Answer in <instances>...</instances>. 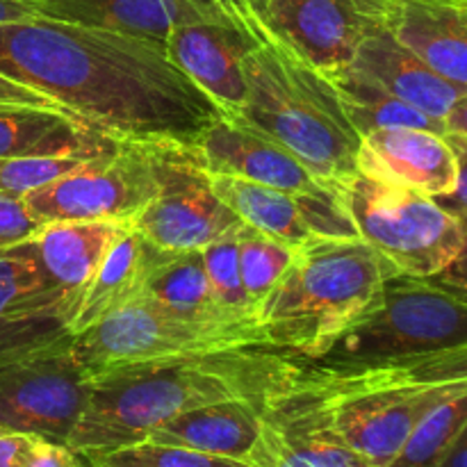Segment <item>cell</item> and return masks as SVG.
Here are the masks:
<instances>
[{
	"mask_svg": "<svg viewBox=\"0 0 467 467\" xmlns=\"http://www.w3.org/2000/svg\"><path fill=\"white\" fill-rule=\"evenodd\" d=\"M358 171L395 187L441 199L459 182V155L433 130L383 128L363 135Z\"/></svg>",
	"mask_w": 467,
	"mask_h": 467,
	"instance_id": "16",
	"label": "cell"
},
{
	"mask_svg": "<svg viewBox=\"0 0 467 467\" xmlns=\"http://www.w3.org/2000/svg\"><path fill=\"white\" fill-rule=\"evenodd\" d=\"M296 392L377 467H388L413 429L467 390V349L381 363H304Z\"/></svg>",
	"mask_w": 467,
	"mask_h": 467,
	"instance_id": "3",
	"label": "cell"
},
{
	"mask_svg": "<svg viewBox=\"0 0 467 467\" xmlns=\"http://www.w3.org/2000/svg\"><path fill=\"white\" fill-rule=\"evenodd\" d=\"M85 461L67 442H53L46 438H32L21 467H82Z\"/></svg>",
	"mask_w": 467,
	"mask_h": 467,
	"instance_id": "34",
	"label": "cell"
},
{
	"mask_svg": "<svg viewBox=\"0 0 467 467\" xmlns=\"http://www.w3.org/2000/svg\"><path fill=\"white\" fill-rule=\"evenodd\" d=\"M331 82L336 85L347 117L360 137L372 130H383V128H420V130H433L442 135L441 119L429 117L422 109L388 94L386 89L356 76L349 68L336 73Z\"/></svg>",
	"mask_w": 467,
	"mask_h": 467,
	"instance_id": "27",
	"label": "cell"
},
{
	"mask_svg": "<svg viewBox=\"0 0 467 467\" xmlns=\"http://www.w3.org/2000/svg\"><path fill=\"white\" fill-rule=\"evenodd\" d=\"M109 146H114V141ZM103 149H82L67 150V153H46V155H23V158L0 160V194L18 196L23 199L36 187L53 182L67 176L73 169L91 162L96 155L105 153Z\"/></svg>",
	"mask_w": 467,
	"mask_h": 467,
	"instance_id": "31",
	"label": "cell"
},
{
	"mask_svg": "<svg viewBox=\"0 0 467 467\" xmlns=\"http://www.w3.org/2000/svg\"><path fill=\"white\" fill-rule=\"evenodd\" d=\"M141 295L162 306L173 317L210 336L222 337L231 347H249L223 317L214 299L208 272H205L203 251H185V254L171 255L167 263L155 269Z\"/></svg>",
	"mask_w": 467,
	"mask_h": 467,
	"instance_id": "24",
	"label": "cell"
},
{
	"mask_svg": "<svg viewBox=\"0 0 467 467\" xmlns=\"http://www.w3.org/2000/svg\"><path fill=\"white\" fill-rule=\"evenodd\" d=\"M185 150L201 171L246 178L296 199L317 201L340 192V187L315 176L290 150L231 117L214 119Z\"/></svg>",
	"mask_w": 467,
	"mask_h": 467,
	"instance_id": "13",
	"label": "cell"
},
{
	"mask_svg": "<svg viewBox=\"0 0 467 467\" xmlns=\"http://www.w3.org/2000/svg\"><path fill=\"white\" fill-rule=\"evenodd\" d=\"M258 16L292 53L333 78L386 21V0H263Z\"/></svg>",
	"mask_w": 467,
	"mask_h": 467,
	"instance_id": "12",
	"label": "cell"
},
{
	"mask_svg": "<svg viewBox=\"0 0 467 467\" xmlns=\"http://www.w3.org/2000/svg\"><path fill=\"white\" fill-rule=\"evenodd\" d=\"M397 272L360 237H315L258 310V345L315 363L379 306Z\"/></svg>",
	"mask_w": 467,
	"mask_h": 467,
	"instance_id": "4",
	"label": "cell"
},
{
	"mask_svg": "<svg viewBox=\"0 0 467 467\" xmlns=\"http://www.w3.org/2000/svg\"><path fill=\"white\" fill-rule=\"evenodd\" d=\"M41 16L164 44L169 32L196 21H228L246 12L205 0H36Z\"/></svg>",
	"mask_w": 467,
	"mask_h": 467,
	"instance_id": "17",
	"label": "cell"
},
{
	"mask_svg": "<svg viewBox=\"0 0 467 467\" xmlns=\"http://www.w3.org/2000/svg\"><path fill=\"white\" fill-rule=\"evenodd\" d=\"M465 228V235H463V244H461L459 254L451 258V263L447 265L445 269L436 274V276L427 278L431 285L441 287V290L450 292V295L459 296L461 301L467 304V219H461Z\"/></svg>",
	"mask_w": 467,
	"mask_h": 467,
	"instance_id": "35",
	"label": "cell"
},
{
	"mask_svg": "<svg viewBox=\"0 0 467 467\" xmlns=\"http://www.w3.org/2000/svg\"><path fill=\"white\" fill-rule=\"evenodd\" d=\"M0 76L117 141L190 146L223 117L164 44L48 16L0 23Z\"/></svg>",
	"mask_w": 467,
	"mask_h": 467,
	"instance_id": "1",
	"label": "cell"
},
{
	"mask_svg": "<svg viewBox=\"0 0 467 467\" xmlns=\"http://www.w3.org/2000/svg\"><path fill=\"white\" fill-rule=\"evenodd\" d=\"M442 137L451 144L456 153L467 150V91L454 100L442 119Z\"/></svg>",
	"mask_w": 467,
	"mask_h": 467,
	"instance_id": "36",
	"label": "cell"
},
{
	"mask_svg": "<svg viewBox=\"0 0 467 467\" xmlns=\"http://www.w3.org/2000/svg\"><path fill=\"white\" fill-rule=\"evenodd\" d=\"M456 155H459V182L451 194L441 196L436 201L456 219H467V150H461Z\"/></svg>",
	"mask_w": 467,
	"mask_h": 467,
	"instance_id": "38",
	"label": "cell"
},
{
	"mask_svg": "<svg viewBox=\"0 0 467 467\" xmlns=\"http://www.w3.org/2000/svg\"><path fill=\"white\" fill-rule=\"evenodd\" d=\"M347 68L441 121L454 100L465 94L463 89L433 73L418 55L410 53L388 30L386 21L360 41Z\"/></svg>",
	"mask_w": 467,
	"mask_h": 467,
	"instance_id": "18",
	"label": "cell"
},
{
	"mask_svg": "<svg viewBox=\"0 0 467 467\" xmlns=\"http://www.w3.org/2000/svg\"><path fill=\"white\" fill-rule=\"evenodd\" d=\"M295 356L267 347H233L173 356L91 379L89 400L67 445L82 459L146 441L176 415L226 400L267 409L301 369Z\"/></svg>",
	"mask_w": 467,
	"mask_h": 467,
	"instance_id": "2",
	"label": "cell"
},
{
	"mask_svg": "<svg viewBox=\"0 0 467 467\" xmlns=\"http://www.w3.org/2000/svg\"><path fill=\"white\" fill-rule=\"evenodd\" d=\"M160 192L155 144L114 141L91 162L23 196L32 217L53 222L132 223Z\"/></svg>",
	"mask_w": 467,
	"mask_h": 467,
	"instance_id": "9",
	"label": "cell"
},
{
	"mask_svg": "<svg viewBox=\"0 0 467 467\" xmlns=\"http://www.w3.org/2000/svg\"><path fill=\"white\" fill-rule=\"evenodd\" d=\"M249 465L377 467L347 445L292 386L263 410V429L249 456Z\"/></svg>",
	"mask_w": 467,
	"mask_h": 467,
	"instance_id": "15",
	"label": "cell"
},
{
	"mask_svg": "<svg viewBox=\"0 0 467 467\" xmlns=\"http://www.w3.org/2000/svg\"><path fill=\"white\" fill-rule=\"evenodd\" d=\"M342 201L360 240L397 276H436L463 244V222L420 192L388 185L358 171L342 185Z\"/></svg>",
	"mask_w": 467,
	"mask_h": 467,
	"instance_id": "6",
	"label": "cell"
},
{
	"mask_svg": "<svg viewBox=\"0 0 467 467\" xmlns=\"http://www.w3.org/2000/svg\"><path fill=\"white\" fill-rule=\"evenodd\" d=\"M32 438L27 433L0 431V467H21Z\"/></svg>",
	"mask_w": 467,
	"mask_h": 467,
	"instance_id": "39",
	"label": "cell"
},
{
	"mask_svg": "<svg viewBox=\"0 0 467 467\" xmlns=\"http://www.w3.org/2000/svg\"><path fill=\"white\" fill-rule=\"evenodd\" d=\"M112 141L117 140L91 130L76 114L35 105L0 103V160L103 149Z\"/></svg>",
	"mask_w": 467,
	"mask_h": 467,
	"instance_id": "25",
	"label": "cell"
},
{
	"mask_svg": "<svg viewBox=\"0 0 467 467\" xmlns=\"http://www.w3.org/2000/svg\"><path fill=\"white\" fill-rule=\"evenodd\" d=\"M0 103H14V105H35V108H53V109H62L55 100H50L48 96L39 94V91L30 89V87L21 85V82H14L9 78L0 76ZM71 114V112H68ZM80 119V117H78Z\"/></svg>",
	"mask_w": 467,
	"mask_h": 467,
	"instance_id": "37",
	"label": "cell"
},
{
	"mask_svg": "<svg viewBox=\"0 0 467 467\" xmlns=\"http://www.w3.org/2000/svg\"><path fill=\"white\" fill-rule=\"evenodd\" d=\"M205 272H208L210 287L214 292L223 317L231 322L249 347L258 345V331H255V308L244 290L240 274V254H237V231L219 237L217 242L203 249Z\"/></svg>",
	"mask_w": 467,
	"mask_h": 467,
	"instance_id": "28",
	"label": "cell"
},
{
	"mask_svg": "<svg viewBox=\"0 0 467 467\" xmlns=\"http://www.w3.org/2000/svg\"><path fill=\"white\" fill-rule=\"evenodd\" d=\"M246 100L235 121L290 150L317 178L342 187L358 173L363 137L331 78L292 53L258 16V41L244 57Z\"/></svg>",
	"mask_w": 467,
	"mask_h": 467,
	"instance_id": "5",
	"label": "cell"
},
{
	"mask_svg": "<svg viewBox=\"0 0 467 467\" xmlns=\"http://www.w3.org/2000/svg\"><path fill=\"white\" fill-rule=\"evenodd\" d=\"M263 406L246 400L217 401L176 415L153 429L146 441L249 463L263 429Z\"/></svg>",
	"mask_w": 467,
	"mask_h": 467,
	"instance_id": "22",
	"label": "cell"
},
{
	"mask_svg": "<svg viewBox=\"0 0 467 467\" xmlns=\"http://www.w3.org/2000/svg\"><path fill=\"white\" fill-rule=\"evenodd\" d=\"M386 26L433 73L467 91V21L445 0H386Z\"/></svg>",
	"mask_w": 467,
	"mask_h": 467,
	"instance_id": "20",
	"label": "cell"
},
{
	"mask_svg": "<svg viewBox=\"0 0 467 467\" xmlns=\"http://www.w3.org/2000/svg\"><path fill=\"white\" fill-rule=\"evenodd\" d=\"M445 3L454 5V7L459 9V14H461V16H463L465 21H467V0H445Z\"/></svg>",
	"mask_w": 467,
	"mask_h": 467,
	"instance_id": "43",
	"label": "cell"
},
{
	"mask_svg": "<svg viewBox=\"0 0 467 467\" xmlns=\"http://www.w3.org/2000/svg\"><path fill=\"white\" fill-rule=\"evenodd\" d=\"M89 390L73 336L62 327L0 349V431L68 442Z\"/></svg>",
	"mask_w": 467,
	"mask_h": 467,
	"instance_id": "8",
	"label": "cell"
},
{
	"mask_svg": "<svg viewBox=\"0 0 467 467\" xmlns=\"http://www.w3.org/2000/svg\"><path fill=\"white\" fill-rule=\"evenodd\" d=\"M237 254H240L242 283L254 304L255 322H258L260 306L272 295L276 283L292 265L296 249L242 223L237 228Z\"/></svg>",
	"mask_w": 467,
	"mask_h": 467,
	"instance_id": "30",
	"label": "cell"
},
{
	"mask_svg": "<svg viewBox=\"0 0 467 467\" xmlns=\"http://www.w3.org/2000/svg\"><path fill=\"white\" fill-rule=\"evenodd\" d=\"M467 424V390L431 410L388 467H441Z\"/></svg>",
	"mask_w": 467,
	"mask_h": 467,
	"instance_id": "29",
	"label": "cell"
},
{
	"mask_svg": "<svg viewBox=\"0 0 467 467\" xmlns=\"http://www.w3.org/2000/svg\"><path fill=\"white\" fill-rule=\"evenodd\" d=\"M85 465H91V467H254L244 463V461L203 454V451L185 450V447L158 445V442H149V441L135 442V445H128V447H119V450L108 451V454L87 459Z\"/></svg>",
	"mask_w": 467,
	"mask_h": 467,
	"instance_id": "32",
	"label": "cell"
},
{
	"mask_svg": "<svg viewBox=\"0 0 467 467\" xmlns=\"http://www.w3.org/2000/svg\"><path fill=\"white\" fill-rule=\"evenodd\" d=\"M82 467H91V465H82Z\"/></svg>",
	"mask_w": 467,
	"mask_h": 467,
	"instance_id": "45",
	"label": "cell"
},
{
	"mask_svg": "<svg viewBox=\"0 0 467 467\" xmlns=\"http://www.w3.org/2000/svg\"><path fill=\"white\" fill-rule=\"evenodd\" d=\"M254 5H255V9H258L260 5H263V0H254Z\"/></svg>",
	"mask_w": 467,
	"mask_h": 467,
	"instance_id": "44",
	"label": "cell"
},
{
	"mask_svg": "<svg viewBox=\"0 0 467 467\" xmlns=\"http://www.w3.org/2000/svg\"><path fill=\"white\" fill-rule=\"evenodd\" d=\"M41 16L36 0H0V23L27 21Z\"/></svg>",
	"mask_w": 467,
	"mask_h": 467,
	"instance_id": "40",
	"label": "cell"
},
{
	"mask_svg": "<svg viewBox=\"0 0 467 467\" xmlns=\"http://www.w3.org/2000/svg\"><path fill=\"white\" fill-rule=\"evenodd\" d=\"M44 226L32 217L26 201L18 196L0 194V249L26 244Z\"/></svg>",
	"mask_w": 467,
	"mask_h": 467,
	"instance_id": "33",
	"label": "cell"
},
{
	"mask_svg": "<svg viewBox=\"0 0 467 467\" xmlns=\"http://www.w3.org/2000/svg\"><path fill=\"white\" fill-rule=\"evenodd\" d=\"M205 3L222 5V7L235 9V12H246V9H255L254 0H205Z\"/></svg>",
	"mask_w": 467,
	"mask_h": 467,
	"instance_id": "42",
	"label": "cell"
},
{
	"mask_svg": "<svg viewBox=\"0 0 467 467\" xmlns=\"http://www.w3.org/2000/svg\"><path fill=\"white\" fill-rule=\"evenodd\" d=\"M258 41V9L228 21H196L173 27L164 50L223 117H235L246 100L244 57Z\"/></svg>",
	"mask_w": 467,
	"mask_h": 467,
	"instance_id": "14",
	"label": "cell"
},
{
	"mask_svg": "<svg viewBox=\"0 0 467 467\" xmlns=\"http://www.w3.org/2000/svg\"><path fill=\"white\" fill-rule=\"evenodd\" d=\"M171 255L176 254L158 249L135 226H128L82 290L71 317L64 324V331L76 336L135 301L144 292L155 269Z\"/></svg>",
	"mask_w": 467,
	"mask_h": 467,
	"instance_id": "21",
	"label": "cell"
},
{
	"mask_svg": "<svg viewBox=\"0 0 467 467\" xmlns=\"http://www.w3.org/2000/svg\"><path fill=\"white\" fill-rule=\"evenodd\" d=\"M160 192L132 226L169 254L203 251L242 226L237 214L214 194L208 173L192 162L185 146L155 144Z\"/></svg>",
	"mask_w": 467,
	"mask_h": 467,
	"instance_id": "10",
	"label": "cell"
},
{
	"mask_svg": "<svg viewBox=\"0 0 467 467\" xmlns=\"http://www.w3.org/2000/svg\"><path fill=\"white\" fill-rule=\"evenodd\" d=\"M132 223L114 222H53L44 223L26 242L53 285L62 292L64 308L59 324L68 322L82 290L119 237Z\"/></svg>",
	"mask_w": 467,
	"mask_h": 467,
	"instance_id": "19",
	"label": "cell"
},
{
	"mask_svg": "<svg viewBox=\"0 0 467 467\" xmlns=\"http://www.w3.org/2000/svg\"><path fill=\"white\" fill-rule=\"evenodd\" d=\"M219 349L233 347L173 317L144 295L73 336L76 358L89 379L150 360Z\"/></svg>",
	"mask_w": 467,
	"mask_h": 467,
	"instance_id": "11",
	"label": "cell"
},
{
	"mask_svg": "<svg viewBox=\"0 0 467 467\" xmlns=\"http://www.w3.org/2000/svg\"><path fill=\"white\" fill-rule=\"evenodd\" d=\"M64 296L27 244L0 249V349L30 340L27 328L62 319Z\"/></svg>",
	"mask_w": 467,
	"mask_h": 467,
	"instance_id": "23",
	"label": "cell"
},
{
	"mask_svg": "<svg viewBox=\"0 0 467 467\" xmlns=\"http://www.w3.org/2000/svg\"><path fill=\"white\" fill-rule=\"evenodd\" d=\"M441 467H467V424Z\"/></svg>",
	"mask_w": 467,
	"mask_h": 467,
	"instance_id": "41",
	"label": "cell"
},
{
	"mask_svg": "<svg viewBox=\"0 0 467 467\" xmlns=\"http://www.w3.org/2000/svg\"><path fill=\"white\" fill-rule=\"evenodd\" d=\"M208 178L214 194L237 214L244 226L278 242H285L295 249H301V246L310 244L315 237H319L306 214L308 201L296 199V196L274 190V187L260 185V182L246 181V178L214 176V173H208Z\"/></svg>",
	"mask_w": 467,
	"mask_h": 467,
	"instance_id": "26",
	"label": "cell"
},
{
	"mask_svg": "<svg viewBox=\"0 0 467 467\" xmlns=\"http://www.w3.org/2000/svg\"><path fill=\"white\" fill-rule=\"evenodd\" d=\"M467 349V304L427 278L395 276L377 308L315 363H381Z\"/></svg>",
	"mask_w": 467,
	"mask_h": 467,
	"instance_id": "7",
	"label": "cell"
}]
</instances>
